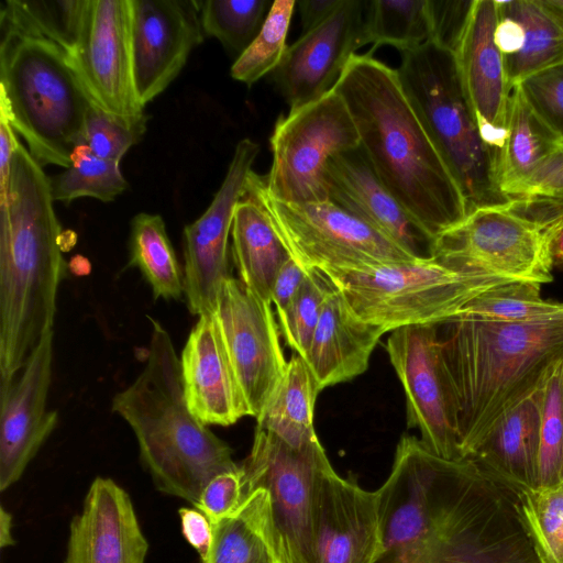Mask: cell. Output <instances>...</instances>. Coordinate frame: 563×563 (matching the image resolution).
Listing matches in <instances>:
<instances>
[{
    "label": "cell",
    "mask_w": 563,
    "mask_h": 563,
    "mask_svg": "<svg viewBox=\"0 0 563 563\" xmlns=\"http://www.w3.org/2000/svg\"><path fill=\"white\" fill-rule=\"evenodd\" d=\"M382 532L378 563H547L518 492L471 459L435 457Z\"/></svg>",
    "instance_id": "1"
},
{
    "label": "cell",
    "mask_w": 563,
    "mask_h": 563,
    "mask_svg": "<svg viewBox=\"0 0 563 563\" xmlns=\"http://www.w3.org/2000/svg\"><path fill=\"white\" fill-rule=\"evenodd\" d=\"M335 90L375 174L433 240L467 216L465 198L400 84L372 54L354 55Z\"/></svg>",
    "instance_id": "2"
},
{
    "label": "cell",
    "mask_w": 563,
    "mask_h": 563,
    "mask_svg": "<svg viewBox=\"0 0 563 563\" xmlns=\"http://www.w3.org/2000/svg\"><path fill=\"white\" fill-rule=\"evenodd\" d=\"M437 329L460 456L471 459L563 360V317L525 323L453 318Z\"/></svg>",
    "instance_id": "3"
},
{
    "label": "cell",
    "mask_w": 563,
    "mask_h": 563,
    "mask_svg": "<svg viewBox=\"0 0 563 563\" xmlns=\"http://www.w3.org/2000/svg\"><path fill=\"white\" fill-rule=\"evenodd\" d=\"M53 201L49 178L20 143L0 205V385L53 330L66 271Z\"/></svg>",
    "instance_id": "4"
},
{
    "label": "cell",
    "mask_w": 563,
    "mask_h": 563,
    "mask_svg": "<svg viewBox=\"0 0 563 563\" xmlns=\"http://www.w3.org/2000/svg\"><path fill=\"white\" fill-rule=\"evenodd\" d=\"M133 430L142 464L159 492L198 504L217 475L240 470L231 448L189 410L180 363L168 332L152 320L146 364L112 400Z\"/></svg>",
    "instance_id": "5"
},
{
    "label": "cell",
    "mask_w": 563,
    "mask_h": 563,
    "mask_svg": "<svg viewBox=\"0 0 563 563\" xmlns=\"http://www.w3.org/2000/svg\"><path fill=\"white\" fill-rule=\"evenodd\" d=\"M0 109L41 166L68 168L91 104L55 43L0 26Z\"/></svg>",
    "instance_id": "6"
},
{
    "label": "cell",
    "mask_w": 563,
    "mask_h": 563,
    "mask_svg": "<svg viewBox=\"0 0 563 563\" xmlns=\"http://www.w3.org/2000/svg\"><path fill=\"white\" fill-rule=\"evenodd\" d=\"M397 70L402 89L456 180L467 206H508L499 187V153L482 136L463 90L454 53L427 42L401 53Z\"/></svg>",
    "instance_id": "7"
},
{
    "label": "cell",
    "mask_w": 563,
    "mask_h": 563,
    "mask_svg": "<svg viewBox=\"0 0 563 563\" xmlns=\"http://www.w3.org/2000/svg\"><path fill=\"white\" fill-rule=\"evenodd\" d=\"M324 274L356 317L387 332L448 321L482 294L511 282L465 273L432 256Z\"/></svg>",
    "instance_id": "8"
},
{
    "label": "cell",
    "mask_w": 563,
    "mask_h": 563,
    "mask_svg": "<svg viewBox=\"0 0 563 563\" xmlns=\"http://www.w3.org/2000/svg\"><path fill=\"white\" fill-rule=\"evenodd\" d=\"M246 191L265 209L290 256L306 271H353L419 260L331 201L288 203L251 173Z\"/></svg>",
    "instance_id": "9"
},
{
    "label": "cell",
    "mask_w": 563,
    "mask_h": 563,
    "mask_svg": "<svg viewBox=\"0 0 563 563\" xmlns=\"http://www.w3.org/2000/svg\"><path fill=\"white\" fill-rule=\"evenodd\" d=\"M329 461L318 438L292 446L256 428L252 449L240 464L243 499L265 490L280 563H313L311 506L314 479Z\"/></svg>",
    "instance_id": "10"
},
{
    "label": "cell",
    "mask_w": 563,
    "mask_h": 563,
    "mask_svg": "<svg viewBox=\"0 0 563 563\" xmlns=\"http://www.w3.org/2000/svg\"><path fill=\"white\" fill-rule=\"evenodd\" d=\"M358 146L360 135L350 110L332 89L277 121L265 187L273 197L288 203L330 201L325 179L329 159Z\"/></svg>",
    "instance_id": "11"
},
{
    "label": "cell",
    "mask_w": 563,
    "mask_h": 563,
    "mask_svg": "<svg viewBox=\"0 0 563 563\" xmlns=\"http://www.w3.org/2000/svg\"><path fill=\"white\" fill-rule=\"evenodd\" d=\"M430 256L465 273L511 282L553 279L544 229L511 205L470 212L433 240Z\"/></svg>",
    "instance_id": "12"
},
{
    "label": "cell",
    "mask_w": 563,
    "mask_h": 563,
    "mask_svg": "<svg viewBox=\"0 0 563 563\" xmlns=\"http://www.w3.org/2000/svg\"><path fill=\"white\" fill-rule=\"evenodd\" d=\"M67 57L91 103L129 128H146L133 75L131 0H87L80 38Z\"/></svg>",
    "instance_id": "13"
},
{
    "label": "cell",
    "mask_w": 563,
    "mask_h": 563,
    "mask_svg": "<svg viewBox=\"0 0 563 563\" xmlns=\"http://www.w3.org/2000/svg\"><path fill=\"white\" fill-rule=\"evenodd\" d=\"M213 314L249 413L257 417L288 362L272 305L231 276L221 287Z\"/></svg>",
    "instance_id": "14"
},
{
    "label": "cell",
    "mask_w": 563,
    "mask_h": 563,
    "mask_svg": "<svg viewBox=\"0 0 563 563\" xmlns=\"http://www.w3.org/2000/svg\"><path fill=\"white\" fill-rule=\"evenodd\" d=\"M258 153L260 145L251 139L238 143L210 206L184 229V295L191 314L213 313L221 287L231 277L229 234L234 209L246 192L247 179Z\"/></svg>",
    "instance_id": "15"
},
{
    "label": "cell",
    "mask_w": 563,
    "mask_h": 563,
    "mask_svg": "<svg viewBox=\"0 0 563 563\" xmlns=\"http://www.w3.org/2000/svg\"><path fill=\"white\" fill-rule=\"evenodd\" d=\"M386 351L405 389L408 427L420 431V441L435 455L462 460L440 365L437 324L393 330Z\"/></svg>",
    "instance_id": "16"
},
{
    "label": "cell",
    "mask_w": 563,
    "mask_h": 563,
    "mask_svg": "<svg viewBox=\"0 0 563 563\" xmlns=\"http://www.w3.org/2000/svg\"><path fill=\"white\" fill-rule=\"evenodd\" d=\"M313 563H375L382 551L378 495L341 477L327 461L312 493Z\"/></svg>",
    "instance_id": "17"
},
{
    "label": "cell",
    "mask_w": 563,
    "mask_h": 563,
    "mask_svg": "<svg viewBox=\"0 0 563 563\" xmlns=\"http://www.w3.org/2000/svg\"><path fill=\"white\" fill-rule=\"evenodd\" d=\"M365 7L364 0H343L325 21L288 46L273 78L289 112L334 88L355 52L365 45Z\"/></svg>",
    "instance_id": "18"
},
{
    "label": "cell",
    "mask_w": 563,
    "mask_h": 563,
    "mask_svg": "<svg viewBox=\"0 0 563 563\" xmlns=\"http://www.w3.org/2000/svg\"><path fill=\"white\" fill-rule=\"evenodd\" d=\"M202 41L199 1L131 0L133 75L144 107L178 76Z\"/></svg>",
    "instance_id": "19"
},
{
    "label": "cell",
    "mask_w": 563,
    "mask_h": 563,
    "mask_svg": "<svg viewBox=\"0 0 563 563\" xmlns=\"http://www.w3.org/2000/svg\"><path fill=\"white\" fill-rule=\"evenodd\" d=\"M53 330L46 332L18 375L0 385V490L16 483L55 429L47 410L52 380Z\"/></svg>",
    "instance_id": "20"
},
{
    "label": "cell",
    "mask_w": 563,
    "mask_h": 563,
    "mask_svg": "<svg viewBox=\"0 0 563 563\" xmlns=\"http://www.w3.org/2000/svg\"><path fill=\"white\" fill-rule=\"evenodd\" d=\"M497 22L496 0H474L454 56L482 136L499 153L506 137L511 86L495 40Z\"/></svg>",
    "instance_id": "21"
},
{
    "label": "cell",
    "mask_w": 563,
    "mask_h": 563,
    "mask_svg": "<svg viewBox=\"0 0 563 563\" xmlns=\"http://www.w3.org/2000/svg\"><path fill=\"white\" fill-rule=\"evenodd\" d=\"M148 542L129 494L97 477L69 526L64 563H145Z\"/></svg>",
    "instance_id": "22"
},
{
    "label": "cell",
    "mask_w": 563,
    "mask_h": 563,
    "mask_svg": "<svg viewBox=\"0 0 563 563\" xmlns=\"http://www.w3.org/2000/svg\"><path fill=\"white\" fill-rule=\"evenodd\" d=\"M325 179L329 200L416 258L430 256L432 240L382 184L361 146L334 154Z\"/></svg>",
    "instance_id": "23"
},
{
    "label": "cell",
    "mask_w": 563,
    "mask_h": 563,
    "mask_svg": "<svg viewBox=\"0 0 563 563\" xmlns=\"http://www.w3.org/2000/svg\"><path fill=\"white\" fill-rule=\"evenodd\" d=\"M179 363L187 406L200 422L225 427L250 416L213 313L199 317Z\"/></svg>",
    "instance_id": "24"
},
{
    "label": "cell",
    "mask_w": 563,
    "mask_h": 563,
    "mask_svg": "<svg viewBox=\"0 0 563 563\" xmlns=\"http://www.w3.org/2000/svg\"><path fill=\"white\" fill-rule=\"evenodd\" d=\"M386 332L383 327L356 317L334 287L324 302L303 358L321 390L364 373L372 352Z\"/></svg>",
    "instance_id": "25"
},
{
    "label": "cell",
    "mask_w": 563,
    "mask_h": 563,
    "mask_svg": "<svg viewBox=\"0 0 563 563\" xmlns=\"http://www.w3.org/2000/svg\"><path fill=\"white\" fill-rule=\"evenodd\" d=\"M563 148L561 139L534 112L520 87H511L507 131L498 155L500 190L512 201L529 197Z\"/></svg>",
    "instance_id": "26"
},
{
    "label": "cell",
    "mask_w": 563,
    "mask_h": 563,
    "mask_svg": "<svg viewBox=\"0 0 563 563\" xmlns=\"http://www.w3.org/2000/svg\"><path fill=\"white\" fill-rule=\"evenodd\" d=\"M539 445L538 388L497 422L471 460L516 492H521L537 487Z\"/></svg>",
    "instance_id": "27"
},
{
    "label": "cell",
    "mask_w": 563,
    "mask_h": 563,
    "mask_svg": "<svg viewBox=\"0 0 563 563\" xmlns=\"http://www.w3.org/2000/svg\"><path fill=\"white\" fill-rule=\"evenodd\" d=\"M231 235L239 279L272 305L275 277L291 256L263 206L247 191L234 209Z\"/></svg>",
    "instance_id": "28"
},
{
    "label": "cell",
    "mask_w": 563,
    "mask_h": 563,
    "mask_svg": "<svg viewBox=\"0 0 563 563\" xmlns=\"http://www.w3.org/2000/svg\"><path fill=\"white\" fill-rule=\"evenodd\" d=\"M321 391L303 357L292 355L285 373L260 415L256 428L266 430L292 446L318 438L314 431V405Z\"/></svg>",
    "instance_id": "29"
},
{
    "label": "cell",
    "mask_w": 563,
    "mask_h": 563,
    "mask_svg": "<svg viewBox=\"0 0 563 563\" xmlns=\"http://www.w3.org/2000/svg\"><path fill=\"white\" fill-rule=\"evenodd\" d=\"M211 525L210 551L201 563H280L265 490H254L234 514Z\"/></svg>",
    "instance_id": "30"
},
{
    "label": "cell",
    "mask_w": 563,
    "mask_h": 563,
    "mask_svg": "<svg viewBox=\"0 0 563 563\" xmlns=\"http://www.w3.org/2000/svg\"><path fill=\"white\" fill-rule=\"evenodd\" d=\"M497 4L520 24L523 32L519 51L504 58L511 87L563 63V30L538 0L497 1Z\"/></svg>",
    "instance_id": "31"
},
{
    "label": "cell",
    "mask_w": 563,
    "mask_h": 563,
    "mask_svg": "<svg viewBox=\"0 0 563 563\" xmlns=\"http://www.w3.org/2000/svg\"><path fill=\"white\" fill-rule=\"evenodd\" d=\"M129 265L141 272L155 299L183 297L184 271L159 214L140 212L132 219Z\"/></svg>",
    "instance_id": "32"
},
{
    "label": "cell",
    "mask_w": 563,
    "mask_h": 563,
    "mask_svg": "<svg viewBox=\"0 0 563 563\" xmlns=\"http://www.w3.org/2000/svg\"><path fill=\"white\" fill-rule=\"evenodd\" d=\"M87 0H5L0 26L46 38L70 55L80 38Z\"/></svg>",
    "instance_id": "33"
},
{
    "label": "cell",
    "mask_w": 563,
    "mask_h": 563,
    "mask_svg": "<svg viewBox=\"0 0 563 563\" xmlns=\"http://www.w3.org/2000/svg\"><path fill=\"white\" fill-rule=\"evenodd\" d=\"M364 44L390 45L401 53L431 38L428 0H371L364 12Z\"/></svg>",
    "instance_id": "34"
},
{
    "label": "cell",
    "mask_w": 563,
    "mask_h": 563,
    "mask_svg": "<svg viewBox=\"0 0 563 563\" xmlns=\"http://www.w3.org/2000/svg\"><path fill=\"white\" fill-rule=\"evenodd\" d=\"M540 286L528 282L497 286L471 301L455 318L514 323L562 318L563 302L542 299Z\"/></svg>",
    "instance_id": "35"
},
{
    "label": "cell",
    "mask_w": 563,
    "mask_h": 563,
    "mask_svg": "<svg viewBox=\"0 0 563 563\" xmlns=\"http://www.w3.org/2000/svg\"><path fill=\"white\" fill-rule=\"evenodd\" d=\"M49 181L54 201L66 205L80 197L110 202L129 187L118 162L96 156L85 144L74 151L70 166Z\"/></svg>",
    "instance_id": "36"
},
{
    "label": "cell",
    "mask_w": 563,
    "mask_h": 563,
    "mask_svg": "<svg viewBox=\"0 0 563 563\" xmlns=\"http://www.w3.org/2000/svg\"><path fill=\"white\" fill-rule=\"evenodd\" d=\"M272 3L267 0L199 1L202 31L240 56L260 33Z\"/></svg>",
    "instance_id": "37"
},
{
    "label": "cell",
    "mask_w": 563,
    "mask_h": 563,
    "mask_svg": "<svg viewBox=\"0 0 563 563\" xmlns=\"http://www.w3.org/2000/svg\"><path fill=\"white\" fill-rule=\"evenodd\" d=\"M295 5L294 0L272 3L260 33L232 65L233 79L251 86L279 66L288 48L286 40Z\"/></svg>",
    "instance_id": "38"
},
{
    "label": "cell",
    "mask_w": 563,
    "mask_h": 563,
    "mask_svg": "<svg viewBox=\"0 0 563 563\" xmlns=\"http://www.w3.org/2000/svg\"><path fill=\"white\" fill-rule=\"evenodd\" d=\"M540 445L537 486L563 479V360L549 369L539 387Z\"/></svg>",
    "instance_id": "39"
},
{
    "label": "cell",
    "mask_w": 563,
    "mask_h": 563,
    "mask_svg": "<svg viewBox=\"0 0 563 563\" xmlns=\"http://www.w3.org/2000/svg\"><path fill=\"white\" fill-rule=\"evenodd\" d=\"M527 526L547 563H563V479L518 492Z\"/></svg>",
    "instance_id": "40"
},
{
    "label": "cell",
    "mask_w": 563,
    "mask_h": 563,
    "mask_svg": "<svg viewBox=\"0 0 563 563\" xmlns=\"http://www.w3.org/2000/svg\"><path fill=\"white\" fill-rule=\"evenodd\" d=\"M334 287L331 279L321 271L307 269L299 290L286 310L278 316V327L287 345L303 358L309 350L324 302Z\"/></svg>",
    "instance_id": "41"
},
{
    "label": "cell",
    "mask_w": 563,
    "mask_h": 563,
    "mask_svg": "<svg viewBox=\"0 0 563 563\" xmlns=\"http://www.w3.org/2000/svg\"><path fill=\"white\" fill-rule=\"evenodd\" d=\"M146 128H129L93 103L85 122V145L98 157L120 163L131 146L136 144Z\"/></svg>",
    "instance_id": "42"
},
{
    "label": "cell",
    "mask_w": 563,
    "mask_h": 563,
    "mask_svg": "<svg viewBox=\"0 0 563 563\" xmlns=\"http://www.w3.org/2000/svg\"><path fill=\"white\" fill-rule=\"evenodd\" d=\"M518 86L534 112L563 142V63L529 76Z\"/></svg>",
    "instance_id": "43"
},
{
    "label": "cell",
    "mask_w": 563,
    "mask_h": 563,
    "mask_svg": "<svg viewBox=\"0 0 563 563\" xmlns=\"http://www.w3.org/2000/svg\"><path fill=\"white\" fill-rule=\"evenodd\" d=\"M511 206L543 229L563 216V148L537 189L529 197L512 201Z\"/></svg>",
    "instance_id": "44"
},
{
    "label": "cell",
    "mask_w": 563,
    "mask_h": 563,
    "mask_svg": "<svg viewBox=\"0 0 563 563\" xmlns=\"http://www.w3.org/2000/svg\"><path fill=\"white\" fill-rule=\"evenodd\" d=\"M474 0H428L429 42L455 52L468 21Z\"/></svg>",
    "instance_id": "45"
},
{
    "label": "cell",
    "mask_w": 563,
    "mask_h": 563,
    "mask_svg": "<svg viewBox=\"0 0 563 563\" xmlns=\"http://www.w3.org/2000/svg\"><path fill=\"white\" fill-rule=\"evenodd\" d=\"M242 503V476L239 470L213 477L203 488L195 508L212 523L234 514Z\"/></svg>",
    "instance_id": "46"
},
{
    "label": "cell",
    "mask_w": 563,
    "mask_h": 563,
    "mask_svg": "<svg viewBox=\"0 0 563 563\" xmlns=\"http://www.w3.org/2000/svg\"><path fill=\"white\" fill-rule=\"evenodd\" d=\"M180 527L184 538L197 551L203 562L212 542V525L197 508H180Z\"/></svg>",
    "instance_id": "47"
},
{
    "label": "cell",
    "mask_w": 563,
    "mask_h": 563,
    "mask_svg": "<svg viewBox=\"0 0 563 563\" xmlns=\"http://www.w3.org/2000/svg\"><path fill=\"white\" fill-rule=\"evenodd\" d=\"M307 271L290 257L279 269L273 283L271 302L280 316L303 283Z\"/></svg>",
    "instance_id": "48"
},
{
    "label": "cell",
    "mask_w": 563,
    "mask_h": 563,
    "mask_svg": "<svg viewBox=\"0 0 563 563\" xmlns=\"http://www.w3.org/2000/svg\"><path fill=\"white\" fill-rule=\"evenodd\" d=\"M19 144L7 113L0 109V205L7 201L11 163Z\"/></svg>",
    "instance_id": "49"
},
{
    "label": "cell",
    "mask_w": 563,
    "mask_h": 563,
    "mask_svg": "<svg viewBox=\"0 0 563 563\" xmlns=\"http://www.w3.org/2000/svg\"><path fill=\"white\" fill-rule=\"evenodd\" d=\"M342 1L343 0L296 1L300 13L302 32L307 33L325 21L340 7Z\"/></svg>",
    "instance_id": "50"
},
{
    "label": "cell",
    "mask_w": 563,
    "mask_h": 563,
    "mask_svg": "<svg viewBox=\"0 0 563 563\" xmlns=\"http://www.w3.org/2000/svg\"><path fill=\"white\" fill-rule=\"evenodd\" d=\"M544 233L553 267L563 268V216L549 224Z\"/></svg>",
    "instance_id": "51"
},
{
    "label": "cell",
    "mask_w": 563,
    "mask_h": 563,
    "mask_svg": "<svg viewBox=\"0 0 563 563\" xmlns=\"http://www.w3.org/2000/svg\"><path fill=\"white\" fill-rule=\"evenodd\" d=\"M14 544L12 536V516L3 506L0 508V547L7 548Z\"/></svg>",
    "instance_id": "52"
},
{
    "label": "cell",
    "mask_w": 563,
    "mask_h": 563,
    "mask_svg": "<svg viewBox=\"0 0 563 563\" xmlns=\"http://www.w3.org/2000/svg\"><path fill=\"white\" fill-rule=\"evenodd\" d=\"M563 30V0H538Z\"/></svg>",
    "instance_id": "53"
}]
</instances>
